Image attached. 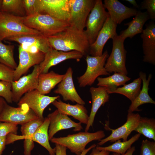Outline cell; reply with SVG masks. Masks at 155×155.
Masks as SVG:
<instances>
[{
    "mask_svg": "<svg viewBox=\"0 0 155 155\" xmlns=\"http://www.w3.org/2000/svg\"><path fill=\"white\" fill-rule=\"evenodd\" d=\"M51 47L64 52L76 51L89 55L90 45L84 30L69 25L62 31L47 37Z\"/></svg>",
    "mask_w": 155,
    "mask_h": 155,
    "instance_id": "1",
    "label": "cell"
},
{
    "mask_svg": "<svg viewBox=\"0 0 155 155\" xmlns=\"http://www.w3.org/2000/svg\"><path fill=\"white\" fill-rule=\"evenodd\" d=\"M24 23L28 27L40 32L47 37L62 31L69 25L67 22L38 13L25 16Z\"/></svg>",
    "mask_w": 155,
    "mask_h": 155,
    "instance_id": "2",
    "label": "cell"
},
{
    "mask_svg": "<svg viewBox=\"0 0 155 155\" xmlns=\"http://www.w3.org/2000/svg\"><path fill=\"white\" fill-rule=\"evenodd\" d=\"M105 136L102 130L94 133L85 131L68 135L66 137H53L50 141L52 143L65 146L71 152L80 155L85 149L88 143L93 141L99 140Z\"/></svg>",
    "mask_w": 155,
    "mask_h": 155,
    "instance_id": "3",
    "label": "cell"
},
{
    "mask_svg": "<svg viewBox=\"0 0 155 155\" xmlns=\"http://www.w3.org/2000/svg\"><path fill=\"white\" fill-rule=\"evenodd\" d=\"M24 17L0 12V40L17 35L41 33L27 27L24 23Z\"/></svg>",
    "mask_w": 155,
    "mask_h": 155,
    "instance_id": "4",
    "label": "cell"
},
{
    "mask_svg": "<svg viewBox=\"0 0 155 155\" xmlns=\"http://www.w3.org/2000/svg\"><path fill=\"white\" fill-rule=\"evenodd\" d=\"M107 50L100 56H92L89 55L86 56L87 67L84 73L77 78L79 86L84 87L91 86L99 76L109 75L105 68L106 60L109 56Z\"/></svg>",
    "mask_w": 155,
    "mask_h": 155,
    "instance_id": "5",
    "label": "cell"
},
{
    "mask_svg": "<svg viewBox=\"0 0 155 155\" xmlns=\"http://www.w3.org/2000/svg\"><path fill=\"white\" fill-rule=\"evenodd\" d=\"M109 16L101 0H96L94 7L87 18L84 32L90 45L95 40L97 35Z\"/></svg>",
    "mask_w": 155,
    "mask_h": 155,
    "instance_id": "6",
    "label": "cell"
},
{
    "mask_svg": "<svg viewBox=\"0 0 155 155\" xmlns=\"http://www.w3.org/2000/svg\"><path fill=\"white\" fill-rule=\"evenodd\" d=\"M112 39V50L106 60L105 68L109 73L117 72L127 75L128 73L125 65L127 51L124 46L125 40L118 35Z\"/></svg>",
    "mask_w": 155,
    "mask_h": 155,
    "instance_id": "7",
    "label": "cell"
},
{
    "mask_svg": "<svg viewBox=\"0 0 155 155\" xmlns=\"http://www.w3.org/2000/svg\"><path fill=\"white\" fill-rule=\"evenodd\" d=\"M96 0H69V25L84 30L88 17L94 7Z\"/></svg>",
    "mask_w": 155,
    "mask_h": 155,
    "instance_id": "8",
    "label": "cell"
},
{
    "mask_svg": "<svg viewBox=\"0 0 155 155\" xmlns=\"http://www.w3.org/2000/svg\"><path fill=\"white\" fill-rule=\"evenodd\" d=\"M38 118L26 104L14 107L6 104L0 114V122H10L23 125Z\"/></svg>",
    "mask_w": 155,
    "mask_h": 155,
    "instance_id": "9",
    "label": "cell"
},
{
    "mask_svg": "<svg viewBox=\"0 0 155 155\" xmlns=\"http://www.w3.org/2000/svg\"><path fill=\"white\" fill-rule=\"evenodd\" d=\"M59 98V96H50L42 94L36 89L24 94L18 103V105L19 106L22 104H26L39 119L44 121L43 113L44 109Z\"/></svg>",
    "mask_w": 155,
    "mask_h": 155,
    "instance_id": "10",
    "label": "cell"
},
{
    "mask_svg": "<svg viewBox=\"0 0 155 155\" xmlns=\"http://www.w3.org/2000/svg\"><path fill=\"white\" fill-rule=\"evenodd\" d=\"M69 11V0H37V13L67 22Z\"/></svg>",
    "mask_w": 155,
    "mask_h": 155,
    "instance_id": "11",
    "label": "cell"
},
{
    "mask_svg": "<svg viewBox=\"0 0 155 155\" xmlns=\"http://www.w3.org/2000/svg\"><path fill=\"white\" fill-rule=\"evenodd\" d=\"M40 73L39 65L34 66L32 72L11 82L13 102L18 103L26 93L37 89L38 78Z\"/></svg>",
    "mask_w": 155,
    "mask_h": 155,
    "instance_id": "12",
    "label": "cell"
},
{
    "mask_svg": "<svg viewBox=\"0 0 155 155\" xmlns=\"http://www.w3.org/2000/svg\"><path fill=\"white\" fill-rule=\"evenodd\" d=\"M19 63L14 70L13 81L19 79L32 67L39 65L44 60L45 54L40 51L32 52L19 46Z\"/></svg>",
    "mask_w": 155,
    "mask_h": 155,
    "instance_id": "13",
    "label": "cell"
},
{
    "mask_svg": "<svg viewBox=\"0 0 155 155\" xmlns=\"http://www.w3.org/2000/svg\"><path fill=\"white\" fill-rule=\"evenodd\" d=\"M141 117L138 113H128L127 121L122 126L115 129L108 127L107 128L112 132L111 134L106 137L99 140L98 145L102 146L108 141L114 142L121 139H122L123 141H127L128 137L137 126Z\"/></svg>",
    "mask_w": 155,
    "mask_h": 155,
    "instance_id": "14",
    "label": "cell"
},
{
    "mask_svg": "<svg viewBox=\"0 0 155 155\" xmlns=\"http://www.w3.org/2000/svg\"><path fill=\"white\" fill-rule=\"evenodd\" d=\"M83 56L76 51L64 52L51 48L45 53L44 60L39 65L40 73L48 72L51 67L67 60L74 59L79 61Z\"/></svg>",
    "mask_w": 155,
    "mask_h": 155,
    "instance_id": "15",
    "label": "cell"
},
{
    "mask_svg": "<svg viewBox=\"0 0 155 155\" xmlns=\"http://www.w3.org/2000/svg\"><path fill=\"white\" fill-rule=\"evenodd\" d=\"M117 26V24L108 16L95 40L90 46L89 55L97 56L102 54L104 47L107 41L109 39H112L118 35L116 32Z\"/></svg>",
    "mask_w": 155,
    "mask_h": 155,
    "instance_id": "16",
    "label": "cell"
},
{
    "mask_svg": "<svg viewBox=\"0 0 155 155\" xmlns=\"http://www.w3.org/2000/svg\"><path fill=\"white\" fill-rule=\"evenodd\" d=\"M47 117L50 121L48 130L49 140L57 132L62 130L73 128V131H76L83 129L81 122H75L67 115L61 113L57 109L49 114Z\"/></svg>",
    "mask_w": 155,
    "mask_h": 155,
    "instance_id": "17",
    "label": "cell"
},
{
    "mask_svg": "<svg viewBox=\"0 0 155 155\" xmlns=\"http://www.w3.org/2000/svg\"><path fill=\"white\" fill-rule=\"evenodd\" d=\"M73 74L72 68L69 67L64 74L63 79L58 84L57 88L54 92L61 95L65 101H70L84 105L85 102L79 95L75 87Z\"/></svg>",
    "mask_w": 155,
    "mask_h": 155,
    "instance_id": "18",
    "label": "cell"
},
{
    "mask_svg": "<svg viewBox=\"0 0 155 155\" xmlns=\"http://www.w3.org/2000/svg\"><path fill=\"white\" fill-rule=\"evenodd\" d=\"M103 4L108 11L109 16L117 24L135 16L138 11L135 9L126 6L117 0H104Z\"/></svg>",
    "mask_w": 155,
    "mask_h": 155,
    "instance_id": "19",
    "label": "cell"
},
{
    "mask_svg": "<svg viewBox=\"0 0 155 155\" xmlns=\"http://www.w3.org/2000/svg\"><path fill=\"white\" fill-rule=\"evenodd\" d=\"M142 39L144 54L143 61L155 65V24L151 22L147 24L141 35Z\"/></svg>",
    "mask_w": 155,
    "mask_h": 155,
    "instance_id": "20",
    "label": "cell"
},
{
    "mask_svg": "<svg viewBox=\"0 0 155 155\" xmlns=\"http://www.w3.org/2000/svg\"><path fill=\"white\" fill-rule=\"evenodd\" d=\"M5 40L16 42L20 45L28 44L34 46L38 50L44 54L52 48L47 37L41 33L17 35L9 37Z\"/></svg>",
    "mask_w": 155,
    "mask_h": 155,
    "instance_id": "21",
    "label": "cell"
},
{
    "mask_svg": "<svg viewBox=\"0 0 155 155\" xmlns=\"http://www.w3.org/2000/svg\"><path fill=\"white\" fill-rule=\"evenodd\" d=\"M90 92L91 94L92 104L88 121L85 130V132H88L90 127L92 126L98 111L102 105L109 101V98L107 89L104 87H92L90 88Z\"/></svg>",
    "mask_w": 155,
    "mask_h": 155,
    "instance_id": "22",
    "label": "cell"
},
{
    "mask_svg": "<svg viewBox=\"0 0 155 155\" xmlns=\"http://www.w3.org/2000/svg\"><path fill=\"white\" fill-rule=\"evenodd\" d=\"M52 104L61 113L71 116L81 123L87 124L89 116L88 111L84 105L78 104L72 105L66 103L59 98L53 102Z\"/></svg>",
    "mask_w": 155,
    "mask_h": 155,
    "instance_id": "23",
    "label": "cell"
},
{
    "mask_svg": "<svg viewBox=\"0 0 155 155\" xmlns=\"http://www.w3.org/2000/svg\"><path fill=\"white\" fill-rule=\"evenodd\" d=\"M44 121L38 118L21 125L22 136L16 135L15 140L24 139V155H31L34 147V142L32 140L33 135L37 129L42 125Z\"/></svg>",
    "mask_w": 155,
    "mask_h": 155,
    "instance_id": "24",
    "label": "cell"
},
{
    "mask_svg": "<svg viewBox=\"0 0 155 155\" xmlns=\"http://www.w3.org/2000/svg\"><path fill=\"white\" fill-rule=\"evenodd\" d=\"M139 75L142 81V88L137 96L131 102V104L128 110V113L140 111L141 110L138 109L139 106L144 104H155V101L151 98L148 93L149 86L152 78V75L150 74L147 79L145 73L140 71L139 73Z\"/></svg>",
    "mask_w": 155,
    "mask_h": 155,
    "instance_id": "25",
    "label": "cell"
},
{
    "mask_svg": "<svg viewBox=\"0 0 155 155\" xmlns=\"http://www.w3.org/2000/svg\"><path fill=\"white\" fill-rule=\"evenodd\" d=\"M150 19L146 11L142 12L138 11L131 21L124 24L128 26V27L126 29L121 31L119 36L125 40L128 37L131 38L137 34L142 33L144 24Z\"/></svg>",
    "mask_w": 155,
    "mask_h": 155,
    "instance_id": "26",
    "label": "cell"
},
{
    "mask_svg": "<svg viewBox=\"0 0 155 155\" xmlns=\"http://www.w3.org/2000/svg\"><path fill=\"white\" fill-rule=\"evenodd\" d=\"M64 74H59L53 71L40 73L38 78L37 90L41 94L49 93L62 80Z\"/></svg>",
    "mask_w": 155,
    "mask_h": 155,
    "instance_id": "27",
    "label": "cell"
},
{
    "mask_svg": "<svg viewBox=\"0 0 155 155\" xmlns=\"http://www.w3.org/2000/svg\"><path fill=\"white\" fill-rule=\"evenodd\" d=\"M50 121L46 117L42 125L37 129L32 136V140L45 148L50 155H55V148H52L49 143L48 130Z\"/></svg>",
    "mask_w": 155,
    "mask_h": 155,
    "instance_id": "28",
    "label": "cell"
},
{
    "mask_svg": "<svg viewBox=\"0 0 155 155\" xmlns=\"http://www.w3.org/2000/svg\"><path fill=\"white\" fill-rule=\"evenodd\" d=\"M142 82L141 78L139 77L122 87H117L107 92L109 94L115 93L123 95L132 102L137 96L141 91Z\"/></svg>",
    "mask_w": 155,
    "mask_h": 155,
    "instance_id": "29",
    "label": "cell"
},
{
    "mask_svg": "<svg viewBox=\"0 0 155 155\" xmlns=\"http://www.w3.org/2000/svg\"><path fill=\"white\" fill-rule=\"evenodd\" d=\"M97 86L105 87L107 91L115 89L119 86L124 85L131 78L125 75L117 72H114L111 75L108 77L97 78Z\"/></svg>",
    "mask_w": 155,
    "mask_h": 155,
    "instance_id": "30",
    "label": "cell"
},
{
    "mask_svg": "<svg viewBox=\"0 0 155 155\" xmlns=\"http://www.w3.org/2000/svg\"><path fill=\"white\" fill-rule=\"evenodd\" d=\"M141 135L137 133L126 141L121 142L120 140H118L108 146L103 147L96 146L95 148L99 150H104L121 155L123 154L131 147L133 143L138 140Z\"/></svg>",
    "mask_w": 155,
    "mask_h": 155,
    "instance_id": "31",
    "label": "cell"
},
{
    "mask_svg": "<svg viewBox=\"0 0 155 155\" xmlns=\"http://www.w3.org/2000/svg\"><path fill=\"white\" fill-rule=\"evenodd\" d=\"M134 131L155 141V119L141 117L138 124Z\"/></svg>",
    "mask_w": 155,
    "mask_h": 155,
    "instance_id": "32",
    "label": "cell"
},
{
    "mask_svg": "<svg viewBox=\"0 0 155 155\" xmlns=\"http://www.w3.org/2000/svg\"><path fill=\"white\" fill-rule=\"evenodd\" d=\"M14 46L3 44L0 40V63L14 70L17 65L14 57Z\"/></svg>",
    "mask_w": 155,
    "mask_h": 155,
    "instance_id": "33",
    "label": "cell"
},
{
    "mask_svg": "<svg viewBox=\"0 0 155 155\" xmlns=\"http://www.w3.org/2000/svg\"><path fill=\"white\" fill-rule=\"evenodd\" d=\"M1 11L13 13L20 16H26L22 0H2Z\"/></svg>",
    "mask_w": 155,
    "mask_h": 155,
    "instance_id": "34",
    "label": "cell"
},
{
    "mask_svg": "<svg viewBox=\"0 0 155 155\" xmlns=\"http://www.w3.org/2000/svg\"><path fill=\"white\" fill-rule=\"evenodd\" d=\"M0 97L3 98L8 103L12 102L11 82L0 81Z\"/></svg>",
    "mask_w": 155,
    "mask_h": 155,
    "instance_id": "35",
    "label": "cell"
},
{
    "mask_svg": "<svg viewBox=\"0 0 155 155\" xmlns=\"http://www.w3.org/2000/svg\"><path fill=\"white\" fill-rule=\"evenodd\" d=\"M18 125L8 122L0 123V137L6 136L10 133L16 135Z\"/></svg>",
    "mask_w": 155,
    "mask_h": 155,
    "instance_id": "36",
    "label": "cell"
},
{
    "mask_svg": "<svg viewBox=\"0 0 155 155\" xmlns=\"http://www.w3.org/2000/svg\"><path fill=\"white\" fill-rule=\"evenodd\" d=\"M14 70L0 63V81H13Z\"/></svg>",
    "mask_w": 155,
    "mask_h": 155,
    "instance_id": "37",
    "label": "cell"
},
{
    "mask_svg": "<svg viewBox=\"0 0 155 155\" xmlns=\"http://www.w3.org/2000/svg\"><path fill=\"white\" fill-rule=\"evenodd\" d=\"M140 155H155V142L143 140L140 147Z\"/></svg>",
    "mask_w": 155,
    "mask_h": 155,
    "instance_id": "38",
    "label": "cell"
},
{
    "mask_svg": "<svg viewBox=\"0 0 155 155\" xmlns=\"http://www.w3.org/2000/svg\"><path fill=\"white\" fill-rule=\"evenodd\" d=\"M37 0H22L26 16H29L37 13Z\"/></svg>",
    "mask_w": 155,
    "mask_h": 155,
    "instance_id": "39",
    "label": "cell"
},
{
    "mask_svg": "<svg viewBox=\"0 0 155 155\" xmlns=\"http://www.w3.org/2000/svg\"><path fill=\"white\" fill-rule=\"evenodd\" d=\"M141 9H146L150 19L154 20L155 19V0H144L141 4Z\"/></svg>",
    "mask_w": 155,
    "mask_h": 155,
    "instance_id": "40",
    "label": "cell"
},
{
    "mask_svg": "<svg viewBox=\"0 0 155 155\" xmlns=\"http://www.w3.org/2000/svg\"><path fill=\"white\" fill-rule=\"evenodd\" d=\"M55 145V155H67L66 147L58 144Z\"/></svg>",
    "mask_w": 155,
    "mask_h": 155,
    "instance_id": "41",
    "label": "cell"
},
{
    "mask_svg": "<svg viewBox=\"0 0 155 155\" xmlns=\"http://www.w3.org/2000/svg\"><path fill=\"white\" fill-rule=\"evenodd\" d=\"M110 152L104 150H98L95 147L92 149L90 155H110Z\"/></svg>",
    "mask_w": 155,
    "mask_h": 155,
    "instance_id": "42",
    "label": "cell"
},
{
    "mask_svg": "<svg viewBox=\"0 0 155 155\" xmlns=\"http://www.w3.org/2000/svg\"><path fill=\"white\" fill-rule=\"evenodd\" d=\"M6 136L0 137V155H2L6 144Z\"/></svg>",
    "mask_w": 155,
    "mask_h": 155,
    "instance_id": "43",
    "label": "cell"
},
{
    "mask_svg": "<svg viewBox=\"0 0 155 155\" xmlns=\"http://www.w3.org/2000/svg\"><path fill=\"white\" fill-rule=\"evenodd\" d=\"M135 150V146H132L128 150L127 152L121 155L116 153H113L110 155H133Z\"/></svg>",
    "mask_w": 155,
    "mask_h": 155,
    "instance_id": "44",
    "label": "cell"
},
{
    "mask_svg": "<svg viewBox=\"0 0 155 155\" xmlns=\"http://www.w3.org/2000/svg\"><path fill=\"white\" fill-rule=\"evenodd\" d=\"M96 146V145L95 144H93L88 148L85 149L80 155H86L89 151Z\"/></svg>",
    "mask_w": 155,
    "mask_h": 155,
    "instance_id": "45",
    "label": "cell"
},
{
    "mask_svg": "<svg viewBox=\"0 0 155 155\" xmlns=\"http://www.w3.org/2000/svg\"><path fill=\"white\" fill-rule=\"evenodd\" d=\"M6 103L7 102L3 98L0 97V114Z\"/></svg>",
    "mask_w": 155,
    "mask_h": 155,
    "instance_id": "46",
    "label": "cell"
},
{
    "mask_svg": "<svg viewBox=\"0 0 155 155\" xmlns=\"http://www.w3.org/2000/svg\"><path fill=\"white\" fill-rule=\"evenodd\" d=\"M125 1L129 3L132 5L134 6L137 8H139V6L137 4L136 1L135 0H125Z\"/></svg>",
    "mask_w": 155,
    "mask_h": 155,
    "instance_id": "47",
    "label": "cell"
},
{
    "mask_svg": "<svg viewBox=\"0 0 155 155\" xmlns=\"http://www.w3.org/2000/svg\"><path fill=\"white\" fill-rule=\"evenodd\" d=\"M2 0H0V12H1V5L2 3Z\"/></svg>",
    "mask_w": 155,
    "mask_h": 155,
    "instance_id": "48",
    "label": "cell"
}]
</instances>
